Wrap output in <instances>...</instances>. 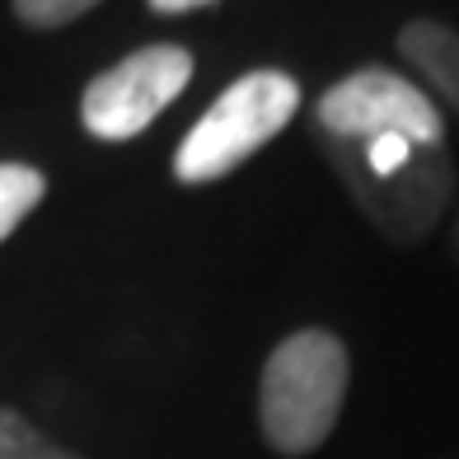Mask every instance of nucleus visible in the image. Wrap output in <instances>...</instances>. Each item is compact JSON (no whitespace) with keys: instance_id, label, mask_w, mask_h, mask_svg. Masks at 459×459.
Masks as SVG:
<instances>
[{"instance_id":"nucleus-11","label":"nucleus","mask_w":459,"mask_h":459,"mask_svg":"<svg viewBox=\"0 0 459 459\" xmlns=\"http://www.w3.org/2000/svg\"><path fill=\"white\" fill-rule=\"evenodd\" d=\"M450 254H455V263H459V212H455V230H450Z\"/></svg>"},{"instance_id":"nucleus-1","label":"nucleus","mask_w":459,"mask_h":459,"mask_svg":"<svg viewBox=\"0 0 459 459\" xmlns=\"http://www.w3.org/2000/svg\"><path fill=\"white\" fill-rule=\"evenodd\" d=\"M351 361L338 333L300 328L273 347L258 385L263 441L286 459L315 455L342 417Z\"/></svg>"},{"instance_id":"nucleus-8","label":"nucleus","mask_w":459,"mask_h":459,"mask_svg":"<svg viewBox=\"0 0 459 459\" xmlns=\"http://www.w3.org/2000/svg\"><path fill=\"white\" fill-rule=\"evenodd\" d=\"M0 459H80L71 450H61L56 441H48L24 412L0 408Z\"/></svg>"},{"instance_id":"nucleus-3","label":"nucleus","mask_w":459,"mask_h":459,"mask_svg":"<svg viewBox=\"0 0 459 459\" xmlns=\"http://www.w3.org/2000/svg\"><path fill=\"white\" fill-rule=\"evenodd\" d=\"M300 108V85L286 71H248L206 108L174 155L178 183H216L254 160Z\"/></svg>"},{"instance_id":"nucleus-9","label":"nucleus","mask_w":459,"mask_h":459,"mask_svg":"<svg viewBox=\"0 0 459 459\" xmlns=\"http://www.w3.org/2000/svg\"><path fill=\"white\" fill-rule=\"evenodd\" d=\"M94 5L99 0H14V14L24 19L29 29H61Z\"/></svg>"},{"instance_id":"nucleus-10","label":"nucleus","mask_w":459,"mask_h":459,"mask_svg":"<svg viewBox=\"0 0 459 459\" xmlns=\"http://www.w3.org/2000/svg\"><path fill=\"white\" fill-rule=\"evenodd\" d=\"M202 5H216V0H151V10L160 14H183V10H202Z\"/></svg>"},{"instance_id":"nucleus-7","label":"nucleus","mask_w":459,"mask_h":459,"mask_svg":"<svg viewBox=\"0 0 459 459\" xmlns=\"http://www.w3.org/2000/svg\"><path fill=\"white\" fill-rule=\"evenodd\" d=\"M48 197V178L33 164H0V244H5L19 221Z\"/></svg>"},{"instance_id":"nucleus-5","label":"nucleus","mask_w":459,"mask_h":459,"mask_svg":"<svg viewBox=\"0 0 459 459\" xmlns=\"http://www.w3.org/2000/svg\"><path fill=\"white\" fill-rule=\"evenodd\" d=\"M193 80V52L178 43H151L94 75L80 99V122L99 141H132L169 108Z\"/></svg>"},{"instance_id":"nucleus-2","label":"nucleus","mask_w":459,"mask_h":459,"mask_svg":"<svg viewBox=\"0 0 459 459\" xmlns=\"http://www.w3.org/2000/svg\"><path fill=\"white\" fill-rule=\"evenodd\" d=\"M328 169L338 174L347 197L361 206V216L380 230L389 244H422L436 221L446 216L455 197V160L446 141L436 145H412V155L394 169H370V164L351 151L347 141L315 132Z\"/></svg>"},{"instance_id":"nucleus-6","label":"nucleus","mask_w":459,"mask_h":459,"mask_svg":"<svg viewBox=\"0 0 459 459\" xmlns=\"http://www.w3.org/2000/svg\"><path fill=\"white\" fill-rule=\"evenodd\" d=\"M399 52L450 108H459V29L436 24V19H412L399 33Z\"/></svg>"},{"instance_id":"nucleus-4","label":"nucleus","mask_w":459,"mask_h":459,"mask_svg":"<svg viewBox=\"0 0 459 459\" xmlns=\"http://www.w3.org/2000/svg\"><path fill=\"white\" fill-rule=\"evenodd\" d=\"M315 132L342 136V141H408V145H436L446 141L441 108L427 99L422 85L389 66H361L328 85L315 108Z\"/></svg>"}]
</instances>
